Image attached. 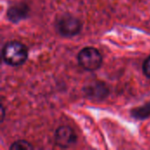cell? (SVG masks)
Here are the masks:
<instances>
[{"mask_svg": "<svg viewBox=\"0 0 150 150\" xmlns=\"http://www.w3.org/2000/svg\"><path fill=\"white\" fill-rule=\"evenodd\" d=\"M2 56L4 62L12 67H18L23 65L28 56V51L26 47L17 40L7 42L3 47Z\"/></svg>", "mask_w": 150, "mask_h": 150, "instance_id": "obj_1", "label": "cell"}, {"mask_svg": "<svg viewBox=\"0 0 150 150\" xmlns=\"http://www.w3.org/2000/svg\"><path fill=\"white\" fill-rule=\"evenodd\" d=\"M77 61L83 69L95 71L102 65L103 57L97 48L93 47H86L78 53Z\"/></svg>", "mask_w": 150, "mask_h": 150, "instance_id": "obj_2", "label": "cell"}, {"mask_svg": "<svg viewBox=\"0 0 150 150\" xmlns=\"http://www.w3.org/2000/svg\"><path fill=\"white\" fill-rule=\"evenodd\" d=\"M56 30L63 37L77 35L82 30V22L71 14H63L56 21Z\"/></svg>", "mask_w": 150, "mask_h": 150, "instance_id": "obj_3", "label": "cell"}, {"mask_svg": "<svg viewBox=\"0 0 150 150\" xmlns=\"http://www.w3.org/2000/svg\"><path fill=\"white\" fill-rule=\"evenodd\" d=\"M84 95L91 100L102 101L109 95V88L101 81H95L83 88Z\"/></svg>", "mask_w": 150, "mask_h": 150, "instance_id": "obj_4", "label": "cell"}, {"mask_svg": "<svg viewBox=\"0 0 150 150\" xmlns=\"http://www.w3.org/2000/svg\"><path fill=\"white\" fill-rule=\"evenodd\" d=\"M54 142L60 148H69L76 142V134L70 127L62 126L55 131Z\"/></svg>", "mask_w": 150, "mask_h": 150, "instance_id": "obj_5", "label": "cell"}, {"mask_svg": "<svg viewBox=\"0 0 150 150\" xmlns=\"http://www.w3.org/2000/svg\"><path fill=\"white\" fill-rule=\"evenodd\" d=\"M29 13V7L24 3H18L11 5L6 12L7 18L12 23H18L26 18Z\"/></svg>", "mask_w": 150, "mask_h": 150, "instance_id": "obj_6", "label": "cell"}, {"mask_svg": "<svg viewBox=\"0 0 150 150\" xmlns=\"http://www.w3.org/2000/svg\"><path fill=\"white\" fill-rule=\"evenodd\" d=\"M131 114L137 120H146L150 117V102L132 110Z\"/></svg>", "mask_w": 150, "mask_h": 150, "instance_id": "obj_7", "label": "cell"}, {"mask_svg": "<svg viewBox=\"0 0 150 150\" xmlns=\"http://www.w3.org/2000/svg\"><path fill=\"white\" fill-rule=\"evenodd\" d=\"M10 149L11 150H31L33 149V146L26 142V141H24V140H19V141H17L15 142H13L11 147H10Z\"/></svg>", "mask_w": 150, "mask_h": 150, "instance_id": "obj_8", "label": "cell"}, {"mask_svg": "<svg viewBox=\"0 0 150 150\" xmlns=\"http://www.w3.org/2000/svg\"><path fill=\"white\" fill-rule=\"evenodd\" d=\"M142 70H143L144 75L149 79H150V56L144 61L143 65H142Z\"/></svg>", "mask_w": 150, "mask_h": 150, "instance_id": "obj_9", "label": "cell"}]
</instances>
